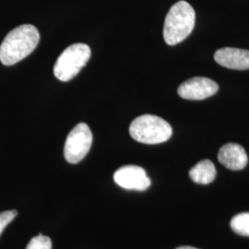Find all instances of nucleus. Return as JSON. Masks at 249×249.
I'll return each instance as SVG.
<instances>
[{
  "label": "nucleus",
  "instance_id": "nucleus-11",
  "mask_svg": "<svg viewBox=\"0 0 249 249\" xmlns=\"http://www.w3.org/2000/svg\"><path fill=\"white\" fill-rule=\"evenodd\" d=\"M231 228L236 233L249 236V213H242L231 219Z\"/></svg>",
  "mask_w": 249,
  "mask_h": 249
},
{
  "label": "nucleus",
  "instance_id": "nucleus-14",
  "mask_svg": "<svg viewBox=\"0 0 249 249\" xmlns=\"http://www.w3.org/2000/svg\"><path fill=\"white\" fill-rule=\"evenodd\" d=\"M196 249V248H193V247H179L178 249Z\"/></svg>",
  "mask_w": 249,
  "mask_h": 249
},
{
  "label": "nucleus",
  "instance_id": "nucleus-6",
  "mask_svg": "<svg viewBox=\"0 0 249 249\" xmlns=\"http://www.w3.org/2000/svg\"><path fill=\"white\" fill-rule=\"evenodd\" d=\"M114 180L119 187L128 190L144 191L151 186V181L146 171L141 166L125 165L114 174Z\"/></svg>",
  "mask_w": 249,
  "mask_h": 249
},
{
  "label": "nucleus",
  "instance_id": "nucleus-5",
  "mask_svg": "<svg viewBox=\"0 0 249 249\" xmlns=\"http://www.w3.org/2000/svg\"><path fill=\"white\" fill-rule=\"evenodd\" d=\"M92 144V133L85 123L77 124L70 134L65 143L64 156L70 163H78L88 154Z\"/></svg>",
  "mask_w": 249,
  "mask_h": 249
},
{
  "label": "nucleus",
  "instance_id": "nucleus-4",
  "mask_svg": "<svg viewBox=\"0 0 249 249\" xmlns=\"http://www.w3.org/2000/svg\"><path fill=\"white\" fill-rule=\"evenodd\" d=\"M91 51L89 45L74 44L66 48L55 61L53 75L61 81L72 80L89 61Z\"/></svg>",
  "mask_w": 249,
  "mask_h": 249
},
{
  "label": "nucleus",
  "instance_id": "nucleus-3",
  "mask_svg": "<svg viewBox=\"0 0 249 249\" xmlns=\"http://www.w3.org/2000/svg\"><path fill=\"white\" fill-rule=\"evenodd\" d=\"M129 133L138 142L160 144L169 140L173 129L167 121L159 116L142 115L132 121Z\"/></svg>",
  "mask_w": 249,
  "mask_h": 249
},
{
  "label": "nucleus",
  "instance_id": "nucleus-9",
  "mask_svg": "<svg viewBox=\"0 0 249 249\" xmlns=\"http://www.w3.org/2000/svg\"><path fill=\"white\" fill-rule=\"evenodd\" d=\"M218 160L228 169L240 171L248 165L249 157L241 145L236 143H228L220 149Z\"/></svg>",
  "mask_w": 249,
  "mask_h": 249
},
{
  "label": "nucleus",
  "instance_id": "nucleus-2",
  "mask_svg": "<svg viewBox=\"0 0 249 249\" xmlns=\"http://www.w3.org/2000/svg\"><path fill=\"white\" fill-rule=\"evenodd\" d=\"M196 21V13L187 1H178L170 9L164 20L163 38L167 45H176L189 36Z\"/></svg>",
  "mask_w": 249,
  "mask_h": 249
},
{
  "label": "nucleus",
  "instance_id": "nucleus-12",
  "mask_svg": "<svg viewBox=\"0 0 249 249\" xmlns=\"http://www.w3.org/2000/svg\"><path fill=\"white\" fill-rule=\"evenodd\" d=\"M26 249H52V241L48 236L39 233V235L31 239Z\"/></svg>",
  "mask_w": 249,
  "mask_h": 249
},
{
  "label": "nucleus",
  "instance_id": "nucleus-1",
  "mask_svg": "<svg viewBox=\"0 0 249 249\" xmlns=\"http://www.w3.org/2000/svg\"><path fill=\"white\" fill-rule=\"evenodd\" d=\"M40 41L37 28L23 24L13 29L0 45V61L5 66H12L32 53Z\"/></svg>",
  "mask_w": 249,
  "mask_h": 249
},
{
  "label": "nucleus",
  "instance_id": "nucleus-13",
  "mask_svg": "<svg viewBox=\"0 0 249 249\" xmlns=\"http://www.w3.org/2000/svg\"><path fill=\"white\" fill-rule=\"evenodd\" d=\"M18 215L17 211H6L0 213V235L5 228L11 223Z\"/></svg>",
  "mask_w": 249,
  "mask_h": 249
},
{
  "label": "nucleus",
  "instance_id": "nucleus-8",
  "mask_svg": "<svg viewBox=\"0 0 249 249\" xmlns=\"http://www.w3.org/2000/svg\"><path fill=\"white\" fill-rule=\"evenodd\" d=\"M214 59L224 68L246 71L249 70V51L239 48L224 47L214 53Z\"/></svg>",
  "mask_w": 249,
  "mask_h": 249
},
{
  "label": "nucleus",
  "instance_id": "nucleus-7",
  "mask_svg": "<svg viewBox=\"0 0 249 249\" xmlns=\"http://www.w3.org/2000/svg\"><path fill=\"white\" fill-rule=\"evenodd\" d=\"M219 89V85L209 78L194 77L186 80L178 87L180 97L187 100H204L214 95Z\"/></svg>",
  "mask_w": 249,
  "mask_h": 249
},
{
  "label": "nucleus",
  "instance_id": "nucleus-10",
  "mask_svg": "<svg viewBox=\"0 0 249 249\" xmlns=\"http://www.w3.org/2000/svg\"><path fill=\"white\" fill-rule=\"evenodd\" d=\"M217 171L212 160H203L196 163V165L189 171V177L196 183L201 185H208L213 182L216 178Z\"/></svg>",
  "mask_w": 249,
  "mask_h": 249
}]
</instances>
